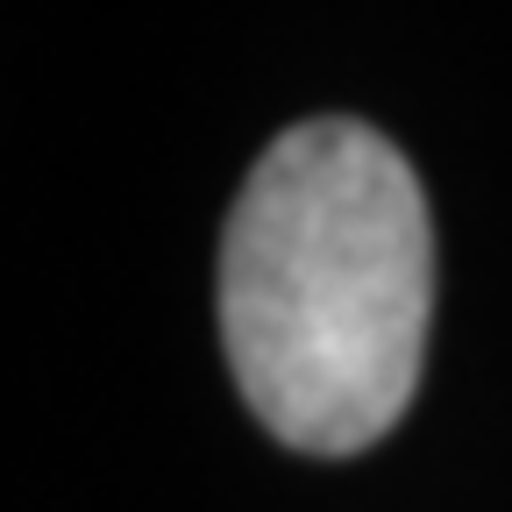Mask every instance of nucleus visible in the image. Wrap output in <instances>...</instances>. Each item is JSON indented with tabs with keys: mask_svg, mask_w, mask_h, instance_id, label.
I'll return each mask as SVG.
<instances>
[{
	"mask_svg": "<svg viewBox=\"0 0 512 512\" xmlns=\"http://www.w3.org/2000/svg\"><path fill=\"white\" fill-rule=\"evenodd\" d=\"M434 228L413 164L363 121H299L256 157L221 242V342L285 448L356 456L413 406Z\"/></svg>",
	"mask_w": 512,
	"mask_h": 512,
	"instance_id": "f257e3e1",
	"label": "nucleus"
}]
</instances>
